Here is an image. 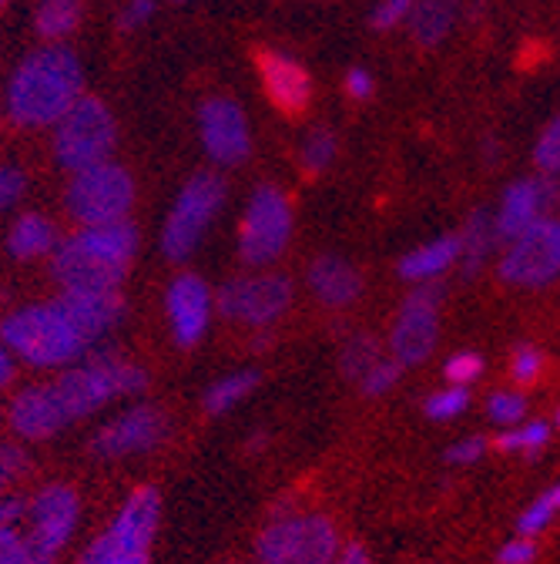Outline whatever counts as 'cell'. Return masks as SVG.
I'll use <instances>...</instances> for the list:
<instances>
[{"mask_svg": "<svg viewBox=\"0 0 560 564\" xmlns=\"http://www.w3.org/2000/svg\"><path fill=\"white\" fill-rule=\"evenodd\" d=\"M85 67L72 47L31 51L8 82V115L21 128H54L81 98Z\"/></svg>", "mask_w": 560, "mask_h": 564, "instance_id": "6da1fadb", "label": "cell"}, {"mask_svg": "<svg viewBox=\"0 0 560 564\" xmlns=\"http://www.w3.org/2000/svg\"><path fill=\"white\" fill-rule=\"evenodd\" d=\"M138 256V229L121 219L108 226H81L51 252V275L61 290H118Z\"/></svg>", "mask_w": 560, "mask_h": 564, "instance_id": "7a4b0ae2", "label": "cell"}, {"mask_svg": "<svg viewBox=\"0 0 560 564\" xmlns=\"http://www.w3.org/2000/svg\"><path fill=\"white\" fill-rule=\"evenodd\" d=\"M0 343H4L18 360L31 367H64L85 360L91 352V343L81 336V329L67 319V313L51 303H31L14 310L0 323Z\"/></svg>", "mask_w": 560, "mask_h": 564, "instance_id": "3957f363", "label": "cell"}, {"mask_svg": "<svg viewBox=\"0 0 560 564\" xmlns=\"http://www.w3.org/2000/svg\"><path fill=\"white\" fill-rule=\"evenodd\" d=\"M162 521V494L138 487L121 505L108 531H101L78 564H152V541Z\"/></svg>", "mask_w": 560, "mask_h": 564, "instance_id": "277c9868", "label": "cell"}, {"mask_svg": "<svg viewBox=\"0 0 560 564\" xmlns=\"http://www.w3.org/2000/svg\"><path fill=\"white\" fill-rule=\"evenodd\" d=\"M51 387H54L64 413L78 420L111 400L138 393L145 387V370L111 357V352H88L85 364L64 370Z\"/></svg>", "mask_w": 560, "mask_h": 564, "instance_id": "5b68a950", "label": "cell"}, {"mask_svg": "<svg viewBox=\"0 0 560 564\" xmlns=\"http://www.w3.org/2000/svg\"><path fill=\"white\" fill-rule=\"evenodd\" d=\"M342 547L339 528L326 514H272L259 534L262 564H329Z\"/></svg>", "mask_w": 560, "mask_h": 564, "instance_id": "8992f818", "label": "cell"}, {"mask_svg": "<svg viewBox=\"0 0 560 564\" xmlns=\"http://www.w3.org/2000/svg\"><path fill=\"white\" fill-rule=\"evenodd\" d=\"M118 141V124L111 108L101 98H78L54 124V159L67 172H81L98 162H108Z\"/></svg>", "mask_w": 560, "mask_h": 564, "instance_id": "52a82bcc", "label": "cell"}, {"mask_svg": "<svg viewBox=\"0 0 560 564\" xmlns=\"http://www.w3.org/2000/svg\"><path fill=\"white\" fill-rule=\"evenodd\" d=\"M222 205H226V182L216 172L191 175L182 185V192H178V198L172 205V216H168V223L162 229V252H165V259L185 262L198 249V242L208 232V226L216 223Z\"/></svg>", "mask_w": 560, "mask_h": 564, "instance_id": "ba28073f", "label": "cell"}, {"mask_svg": "<svg viewBox=\"0 0 560 564\" xmlns=\"http://www.w3.org/2000/svg\"><path fill=\"white\" fill-rule=\"evenodd\" d=\"M134 205V178L118 162H98L91 169L75 172L67 185V212L81 226H108L128 219Z\"/></svg>", "mask_w": 560, "mask_h": 564, "instance_id": "9c48e42d", "label": "cell"}, {"mask_svg": "<svg viewBox=\"0 0 560 564\" xmlns=\"http://www.w3.org/2000/svg\"><path fill=\"white\" fill-rule=\"evenodd\" d=\"M293 239V205L278 185H259L239 226V256L249 265H268Z\"/></svg>", "mask_w": 560, "mask_h": 564, "instance_id": "30bf717a", "label": "cell"}, {"mask_svg": "<svg viewBox=\"0 0 560 564\" xmlns=\"http://www.w3.org/2000/svg\"><path fill=\"white\" fill-rule=\"evenodd\" d=\"M293 303V282L286 275L262 272L229 279L216 296V306L226 319L242 326H272Z\"/></svg>", "mask_w": 560, "mask_h": 564, "instance_id": "8fae6325", "label": "cell"}, {"mask_svg": "<svg viewBox=\"0 0 560 564\" xmlns=\"http://www.w3.org/2000/svg\"><path fill=\"white\" fill-rule=\"evenodd\" d=\"M560 275V223L540 219L510 239L501 259V279L510 286H547Z\"/></svg>", "mask_w": 560, "mask_h": 564, "instance_id": "7c38bea8", "label": "cell"}, {"mask_svg": "<svg viewBox=\"0 0 560 564\" xmlns=\"http://www.w3.org/2000/svg\"><path fill=\"white\" fill-rule=\"evenodd\" d=\"M437 306H440V290L430 286V282H424V286L413 290L403 300L393 333H389V352L403 370L419 367L433 352L437 333H440Z\"/></svg>", "mask_w": 560, "mask_h": 564, "instance_id": "4fadbf2b", "label": "cell"}, {"mask_svg": "<svg viewBox=\"0 0 560 564\" xmlns=\"http://www.w3.org/2000/svg\"><path fill=\"white\" fill-rule=\"evenodd\" d=\"M201 145L216 165H242L252 152L249 118L232 98H208L198 111Z\"/></svg>", "mask_w": 560, "mask_h": 564, "instance_id": "5bb4252c", "label": "cell"}, {"mask_svg": "<svg viewBox=\"0 0 560 564\" xmlns=\"http://www.w3.org/2000/svg\"><path fill=\"white\" fill-rule=\"evenodd\" d=\"M165 434H168V416L158 406L142 403V406L124 410L111 423H105L91 441V451L101 460H118L128 454H145V451L158 447L165 441Z\"/></svg>", "mask_w": 560, "mask_h": 564, "instance_id": "9a60e30c", "label": "cell"}, {"mask_svg": "<svg viewBox=\"0 0 560 564\" xmlns=\"http://www.w3.org/2000/svg\"><path fill=\"white\" fill-rule=\"evenodd\" d=\"M78 514H81L78 494L67 484H47L28 508V518H31L28 541L57 557V551L72 541L78 528Z\"/></svg>", "mask_w": 560, "mask_h": 564, "instance_id": "2e32d148", "label": "cell"}, {"mask_svg": "<svg viewBox=\"0 0 560 564\" xmlns=\"http://www.w3.org/2000/svg\"><path fill=\"white\" fill-rule=\"evenodd\" d=\"M165 313L172 323V336L182 349H191L208 333V319H212V290L208 282L195 272H182L172 279L165 293Z\"/></svg>", "mask_w": 560, "mask_h": 564, "instance_id": "e0dca14e", "label": "cell"}, {"mask_svg": "<svg viewBox=\"0 0 560 564\" xmlns=\"http://www.w3.org/2000/svg\"><path fill=\"white\" fill-rule=\"evenodd\" d=\"M255 67H259V78L265 88V98L289 118L303 115L312 101V78L309 70L293 57L283 54L275 47H262L255 54Z\"/></svg>", "mask_w": 560, "mask_h": 564, "instance_id": "ac0fdd59", "label": "cell"}, {"mask_svg": "<svg viewBox=\"0 0 560 564\" xmlns=\"http://www.w3.org/2000/svg\"><path fill=\"white\" fill-rule=\"evenodd\" d=\"M57 306L67 313L81 336L95 346L98 339H105L124 316V300L118 296V290H64L57 296Z\"/></svg>", "mask_w": 560, "mask_h": 564, "instance_id": "d6986e66", "label": "cell"}, {"mask_svg": "<svg viewBox=\"0 0 560 564\" xmlns=\"http://www.w3.org/2000/svg\"><path fill=\"white\" fill-rule=\"evenodd\" d=\"M67 423H72V416L64 413L51 383L28 387L11 403V427L24 441H47V437L61 434Z\"/></svg>", "mask_w": 560, "mask_h": 564, "instance_id": "ffe728a7", "label": "cell"}, {"mask_svg": "<svg viewBox=\"0 0 560 564\" xmlns=\"http://www.w3.org/2000/svg\"><path fill=\"white\" fill-rule=\"evenodd\" d=\"M550 202H553V182L547 175L514 182L504 192L501 212H497V219H494L497 239H514L524 229H530L534 223H540Z\"/></svg>", "mask_w": 560, "mask_h": 564, "instance_id": "44dd1931", "label": "cell"}, {"mask_svg": "<svg viewBox=\"0 0 560 564\" xmlns=\"http://www.w3.org/2000/svg\"><path fill=\"white\" fill-rule=\"evenodd\" d=\"M309 290L312 296L329 306V310H345L353 306L363 293V275L353 262H345L339 256H319L309 265Z\"/></svg>", "mask_w": 560, "mask_h": 564, "instance_id": "7402d4cb", "label": "cell"}, {"mask_svg": "<svg viewBox=\"0 0 560 564\" xmlns=\"http://www.w3.org/2000/svg\"><path fill=\"white\" fill-rule=\"evenodd\" d=\"M453 262H460V232L457 236H440L427 246H419L399 259V275L413 282H430L440 272H447Z\"/></svg>", "mask_w": 560, "mask_h": 564, "instance_id": "603a6c76", "label": "cell"}, {"mask_svg": "<svg viewBox=\"0 0 560 564\" xmlns=\"http://www.w3.org/2000/svg\"><path fill=\"white\" fill-rule=\"evenodd\" d=\"M54 249H57V229L41 212H28V216H21L8 232V252L21 262L51 256Z\"/></svg>", "mask_w": 560, "mask_h": 564, "instance_id": "cb8c5ba5", "label": "cell"}, {"mask_svg": "<svg viewBox=\"0 0 560 564\" xmlns=\"http://www.w3.org/2000/svg\"><path fill=\"white\" fill-rule=\"evenodd\" d=\"M457 18V0H416L409 11V28L419 47H437Z\"/></svg>", "mask_w": 560, "mask_h": 564, "instance_id": "d4e9b609", "label": "cell"}, {"mask_svg": "<svg viewBox=\"0 0 560 564\" xmlns=\"http://www.w3.org/2000/svg\"><path fill=\"white\" fill-rule=\"evenodd\" d=\"M255 387H259L255 370H239V373H229V377L216 380L212 387L205 390V413L222 416V413L235 410Z\"/></svg>", "mask_w": 560, "mask_h": 564, "instance_id": "484cf974", "label": "cell"}, {"mask_svg": "<svg viewBox=\"0 0 560 564\" xmlns=\"http://www.w3.org/2000/svg\"><path fill=\"white\" fill-rule=\"evenodd\" d=\"M494 242H497L494 219H486L483 212H476V216L466 223V229L460 232V262H463L466 275H473L483 265V259H486V252Z\"/></svg>", "mask_w": 560, "mask_h": 564, "instance_id": "4316f807", "label": "cell"}, {"mask_svg": "<svg viewBox=\"0 0 560 564\" xmlns=\"http://www.w3.org/2000/svg\"><path fill=\"white\" fill-rule=\"evenodd\" d=\"M81 21V11H78V0H44L34 14V28L44 41H61L67 34H75Z\"/></svg>", "mask_w": 560, "mask_h": 564, "instance_id": "83f0119b", "label": "cell"}, {"mask_svg": "<svg viewBox=\"0 0 560 564\" xmlns=\"http://www.w3.org/2000/svg\"><path fill=\"white\" fill-rule=\"evenodd\" d=\"M380 360H383V352H380L376 336L360 333V336H353V339H345V346H342V352H339V373H342L345 380L360 383Z\"/></svg>", "mask_w": 560, "mask_h": 564, "instance_id": "f1b7e54d", "label": "cell"}, {"mask_svg": "<svg viewBox=\"0 0 560 564\" xmlns=\"http://www.w3.org/2000/svg\"><path fill=\"white\" fill-rule=\"evenodd\" d=\"M557 518H560V484H550L547 490H540L537 498L520 511V518H517V534H524V538H540Z\"/></svg>", "mask_w": 560, "mask_h": 564, "instance_id": "f546056e", "label": "cell"}, {"mask_svg": "<svg viewBox=\"0 0 560 564\" xmlns=\"http://www.w3.org/2000/svg\"><path fill=\"white\" fill-rule=\"evenodd\" d=\"M547 441H550V423L534 420V423H524V427H517V423L507 427V434H501L494 447L501 454H524L527 460H534L547 447Z\"/></svg>", "mask_w": 560, "mask_h": 564, "instance_id": "4dcf8cb0", "label": "cell"}, {"mask_svg": "<svg viewBox=\"0 0 560 564\" xmlns=\"http://www.w3.org/2000/svg\"><path fill=\"white\" fill-rule=\"evenodd\" d=\"M466 403H470L466 387L450 383L447 390H437V393H430V397H427L424 413H427L430 420H437V423H447V420H457V416L466 410Z\"/></svg>", "mask_w": 560, "mask_h": 564, "instance_id": "1f68e13d", "label": "cell"}, {"mask_svg": "<svg viewBox=\"0 0 560 564\" xmlns=\"http://www.w3.org/2000/svg\"><path fill=\"white\" fill-rule=\"evenodd\" d=\"M336 159V134L329 128H316L309 138H306V145H303V165L306 172L319 175L332 165Z\"/></svg>", "mask_w": 560, "mask_h": 564, "instance_id": "d6a6232c", "label": "cell"}, {"mask_svg": "<svg viewBox=\"0 0 560 564\" xmlns=\"http://www.w3.org/2000/svg\"><path fill=\"white\" fill-rule=\"evenodd\" d=\"M534 162L543 175H557L560 172V118H553L540 138H537V149H534Z\"/></svg>", "mask_w": 560, "mask_h": 564, "instance_id": "836d02e7", "label": "cell"}, {"mask_svg": "<svg viewBox=\"0 0 560 564\" xmlns=\"http://www.w3.org/2000/svg\"><path fill=\"white\" fill-rule=\"evenodd\" d=\"M510 373H514V380H517L520 387L537 383L540 373H543V352H540L537 346H530V343L517 346V349H514V360H510Z\"/></svg>", "mask_w": 560, "mask_h": 564, "instance_id": "e575fe53", "label": "cell"}, {"mask_svg": "<svg viewBox=\"0 0 560 564\" xmlns=\"http://www.w3.org/2000/svg\"><path fill=\"white\" fill-rule=\"evenodd\" d=\"M524 410H527V400H524L520 393H510V390L494 393V397L486 400V413H490V420L501 423V427H514V423H520Z\"/></svg>", "mask_w": 560, "mask_h": 564, "instance_id": "d590c367", "label": "cell"}, {"mask_svg": "<svg viewBox=\"0 0 560 564\" xmlns=\"http://www.w3.org/2000/svg\"><path fill=\"white\" fill-rule=\"evenodd\" d=\"M399 377H403V367H399L393 357H389V360L383 357V360H380V364H376V367L360 380V387H363V393H366V397H383V393H389V390L396 387V380H399Z\"/></svg>", "mask_w": 560, "mask_h": 564, "instance_id": "8d00e7d4", "label": "cell"}, {"mask_svg": "<svg viewBox=\"0 0 560 564\" xmlns=\"http://www.w3.org/2000/svg\"><path fill=\"white\" fill-rule=\"evenodd\" d=\"M480 373H483V360L476 357V352H470V349L457 352V357H450L447 367H443V377L450 383H457V387H470Z\"/></svg>", "mask_w": 560, "mask_h": 564, "instance_id": "74e56055", "label": "cell"}, {"mask_svg": "<svg viewBox=\"0 0 560 564\" xmlns=\"http://www.w3.org/2000/svg\"><path fill=\"white\" fill-rule=\"evenodd\" d=\"M28 192V175L18 165H0V212L18 205Z\"/></svg>", "mask_w": 560, "mask_h": 564, "instance_id": "f35d334b", "label": "cell"}, {"mask_svg": "<svg viewBox=\"0 0 560 564\" xmlns=\"http://www.w3.org/2000/svg\"><path fill=\"white\" fill-rule=\"evenodd\" d=\"M537 557H540L537 538H524V534H517L514 541H507V544L497 551L494 564H534Z\"/></svg>", "mask_w": 560, "mask_h": 564, "instance_id": "ab89813d", "label": "cell"}, {"mask_svg": "<svg viewBox=\"0 0 560 564\" xmlns=\"http://www.w3.org/2000/svg\"><path fill=\"white\" fill-rule=\"evenodd\" d=\"M413 4H416V0H380L370 24L376 31H393L396 24H403V18H409Z\"/></svg>", "mask_w": 560, "mask_h": 564, "instance_id": "60d3db41", "label": "cell"}, {"mask_svg": "<svg viewBox=\"0 0 560 564\" xmlns=\"http://www.w3.org/2000/svg\"><path fill=\"white\" fill-rule=\"evenodd\" d=\"M483 454H486V441H483V437H466V441H457V444L447 451V460L457 464V467H470V464H476Z\"/></svg>", "mask_w": 560, "mask_h": 564, "instance_id": "b9f144b4", "label": "cell"}, {"mask_svg": "<svg viewBox=\"0 0 560 564\" xmlns=\"http://www.w3.org/2000/svg\"><path fill=\"white\" fill-rule=\"evenodd\" d=\"M373 91H376V82H373L370 70H363V67H349L345 70V95L349 98H353V101H370Z\"/></svg>", "mask_w": 560, "mask_h": 564, "instance_id": "7bdbcfd3", "label": "cell"}, {"mask_svg": "<svg viewBox=\"0 0 560 564\" xmlns=\"http://www.w3.org/2000/svg\"><path fill=\"white\" fill-rule=\"evenodd\" d=\"M155 14V0H128L124 11H121V31H138L142 24H149Z\"/></svg>", "mask_w": 560, "mask_h": 564, "instance_id": "ee69618b", "label": "cell"}, {"mask_svg": "<svg viewBox=\"0 0 560 564\" xmlns=\"http://www.w3.org/2000/svg\"><path fill=\"white\" fill-rule=\"evenodd\" d=\"M24 544L28 541L14 528H0V564H21Z\"/></svg>", "mask_w": 560, "mask_h": 564, "instance_id": "f6af8a7d", "label": "cell"}, {"mask_svg": "<svg viewBox=\"0 0 560 564\" xmlns=\"http://www.w3.org/2000/svg\"><path fill=\"white\" fill-rule=\"evenodd\" d=\"M24 467H28L24 451H18V447H11V444H0V477H4V484H8L11 477H18Z\"/></svg>", "mask_w": 560, "mask_h": 564, "instance_id": "bcb514c9", "label": "cell"}, {"mask_svg": "<svg viewBox=\"0 0 560 564\" xmlns=\"http://www.w3.org/2000/svg\"><path fill=\"white\" fill-rule=\"evenodd\" d=\"M329 564H373V557H370V551L360 541H349V544L339 547V554Z\"/></svg>", "mask_w": 560, "mask_h": 564, "instance_id": "7dc6e473", "label": "cell"}, {"mask_svg": "<svg viewBox=\"0 0 560 564\" xmlns=\"http://www.w3.org/2000/svg\"><path fill=\"white\" fill-rule=\"evenodd\" d=\"M21 518H28L24 501H18V498H4V494H0V528H14Z\"/></svg>", "mask_w": 560, "mask_h": 564, "instance_id": "c3c4849f", "label": "cell"}, {"mask_svg": "<svg viewBox=\"0 0 560 564\" xmlns=\"http://www.w3.org/2000/svg\"><path fill=\"white\" fill-rule=\"evenodd\" d=\"M11 380H14V352L0 343V390H4Z\"/></svg>", "mask_w": 560, "mask_h": 564, "instance_id": "681fc988", "label": "cell"}, {"mask_svg": "<svg viewBox=\"0 0 560 564\" xmlns=\"http://www.w3.org/2000/svg\"><path fill=\"white\" fill-rule=\"evenodd\" d=\"M24 541H28V538H24ZM21 564H54V554H47V551H41V547H34V544L28 541V544H24Z\"/></svg>", "mask_w": 560, "mask_h": 564, "instance_id": "f907efd6", "label": "cell"}, {"mask_svg": "<svg viewBox=\"0 0 560 564\" xmlns=\"http://www.w3.org/2000/svg\"><path fill=\"white\" fill-rule=\"evenodd\" d=\"M0 494H4V477H0Z\"/></svg>", "mask_w": 560, "mask_h": 564, "instance_id": "816d5d0a", "label": "cell"}, {"mask_svg": "<svg viewBox=\"0 0 560 564\" xmlns=\"http://www.w3.org/2000/svg\"><path fill=\"white\" fill-rule=\"evenodd\" d=\"M557 427H560V410H557Z\"/></svg>", "mask_w": 560, "mask_h": 564, "instance_id": "f5cc1de1", "label": "cell"}, {"mask_svg": "<svg viewBox=\"0 0 560 564\" xmlns=\"http://www.w3.org/2000/svg\"><path fill=\"white\" fill-rule=\"evenodd\" d=\"M4 4H8V0H0V8H4Z\"/></svg>", "mask_w": 560, "mask_h": 564, "instance_id": "db71d44e", "label": "cell"}]
</instances>
